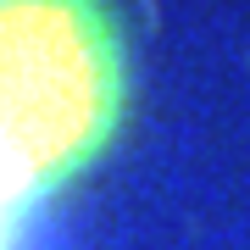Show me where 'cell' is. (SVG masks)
<instances>
[{"instance_id": "6da1fadb", "label": "cell", "mask_w": 250, "mask_h": 250, "mask_svg": "<svg viewBox=\"0 0 250 250\" xmlns=\"http://www.w3.org/2000/svg\"><path fill=\"white\" fill-rule=\"evenodd\" d=\"M117 62L95 0H0V134L67 172L111 123Z\"/></svg>"}]
</instances>
